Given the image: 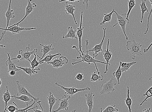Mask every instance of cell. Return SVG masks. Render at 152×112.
I'll list each match as a JSON object with an SVG mask.
<instances>
[{"instance_id":"cell-1","label":"cell","mask_w":152,"mask_h":112,"mask_svg":"<svg viewBox=\"0 0 152 112\" xmlns=\"http://www.w3.org/2000/svg\"><path fill=\"white\" fill-rule=\"evenodd\" d=\"M86 53L85 54L84 53L83 55H82L81 52L78 50V49L75 46H73L72 47V48H75L78 52L80 55L78 56L77 57V59H82V60L78 61H76V60L75 59H73L72 60V65H75L76 64H79L81 62H86L87 63L88 65H90L92 63L94 64L95 65V68H96L98 74L100 75V72L99 71L98 68L97 67L96 63H101V64H107V63L103 61H100L97 59H95V58L93 57H92L89 54H88V45L89 44V42L88 40H86Z\"/></svg>"},{"instance_id":"cell-2","label":"cell","mask_w":152,"mask_h":112,"mask_svg":"<svg viewBox=\"0 0 152 112\" xmlns=\"http://www.w3.org/2000/svg\"><path fill=\"white\" fill-rule=\"evenodd\" d=\"M142 46V45L137 43L135 40L127 42L126 49L131 54V58L133 60H135L137 56L142 55L141 50V47Z\"/></svg>"},{"instance_id":"cell-3","label":"cell","mask_w":152,"mask_h":112,"mask_svg":"<svg viewBox=\"0 0 152 112\" xmlns=\"http://www.w3.org/2000/svg\"><path fill=\"white\" fill-rule=\"evenodd\" d=\"M114 13H115L116 17L118 19V22L117 23L113 26V27H114L118 25L121 26L123 32L125 36L126 40H128L129 38L126 33V24L129 23L130 20L126 19L127 13H123L120 15L116 12L115 10Z\"/></svg>"},{"instance_id":"cell-4","label":"cell","mask_w":152,"mask_h":112,"mask_svg":"<svg viewBox=\"0 0 152 112\" xmlns=\"http://www.w3.org/2000/svg\"><path fill=\"white\" fill-rule=\"evenodd\" d=\"M114 78H111L108 81L105 82L101 85L102 89L100 92V95L104 94H111L114 92L115 89L114 87L117 85Z\"/></svg>"},{"instance_id":"cell-5","label":"cell","mask_w":152,"mask_h":112,"mask_svg":"<svg viewBox=\"0 0 152 112\" xmlns=\"http://www.w3.org/2000/svg\"><path fill=\"white\" fill-rule=\"evenodd\" d=\"M16 83L17 85V89L18 90L17 96H19L22 95H25L29 96L32 98L34 99V100L36 101H37V103L39 105L42 112H43V108H42L41 104V101L39 100L40 98H35L32 95L26 88L25 87V85H20L19 81H18V80H17L16 82Z\"/></svg>"},{"instance_id":"cell-6","label":"cell","mask_w":152,"mask_h":112,"mask_svg":"<svg viewBox=\"0 0 152 112\" xmlns=\"http://www.w3.org/2000/svg\"><path fill=\"white\" fill-rule=\"evenodd\" d=\"M37 29L36 27H31L29 28H25L22 27H20L19 25L13 26L12 27H9L8 29H5L4 28H1L0 29L4 30V32L2 33L1 34V41L2 40L3 38H4L7 32L9 31L11 32L13 35H15L20 33L23 30H35Z\"/></svg>"},{"instance_id":"cell-7","label":"cell","mask_w":152,"mask_h":112,"mask_svg":"<svg viewBox=\"0 0 152 112\" xmlns=\"http://www.w3.org/2000/svg\"><path fill=\"white\" fill-rule=\"evenodd\" d=\"M55 85L61 87L62 89L65 91L66 94L71 96H72L76 93L79 92H83L86 90H91L90 87H85V88L79 89L76 88L74 87H66L64 86L59 85L57 82L55 83Z\"/></svg>"},{"instance_id":"cell-8","label":"cell","mask_w":152,"mask_h":112,"mask_svg":"<svg viewBox=\"0 0 152 112\" xmlns=\"http://www.w3.org/2000/svg\"><path fill=\"white\" fill-rule=\"evenodd\" d=\"M31 48L30 44H28L27 47L26 48L24 51L22 50H20L19 52V54L22 56V59L20 61H29L30 64L31 62L30 60V57L32 55L37 53L38 51V49L37 48H35L32 51H30Z\"/></svg>"},{"instance_id":"cell-9","label":"cell","mask_w":152,"mask_h":112,"mask_svg":"<svg viewBox=\"0 0 152 112\" xmlns=\"http://www.w3.org/2000/svg\"><path fill=\"white\" fill-rule=\"evenodd\" d=\"M83 12L82 11L81 12L80 27L77 28L76 32L77 36L79 40V51L81 52L82 55H83L84 52V51H82V50L83 47L82 43V38L83 34V30L84 29V27H83Z\"/></svg>"},{"instance_id":"cell-10","label":"cell","mask_w":152,"mask_h":112,"mask_svg":"<svg viewBox=\"0 0 152 112\" xmlns=\"http://www.w3.org/2000/svg\"><path fill=\"white\" fill-rule=\"evenodd\" d=\"M71 97L69 96L68 97H67L65 95L62 96L59 99L58 108L56 110H52V112H57L62 110L68 111L69 104V100L71 98Z\"/></svg>"},{"instance_id":"cell-11","label":"cell","mask_w":152,"mask_h":112,"mask_svg":"<svg viewBox=\"0 0 152 112\" xmlns=\"http://www.w3.org/2000/svg\"><path fill=\"white\" fill-rule=\"evenodd\" d=\"M69 60L66 57L61 56L55 59L52 61L47 62L48 64H51L53 67L59 68L68 64Z\"/></svg>"},{"instance_id":"cell-12","label":"cell","mask_w":152,"mask_h":112,"mask_svg":"<svg viewBox=\"0 0 152 112\" xmlns=\"http://www.w3.org/2000/svg\"><path fill=\"white\" fill-rule=\"evenodd\" d=\"M102 29L104 30V35L101 43L95 45L94 47L91 48V49L88 50V52H94L93 57L94 58L98 56L102 51V46H103L105 40L107 29L106 28L103 27Z\"/></svg>"},{"instance_id":"cell-13","label":"cell","mask_w":152,"mask_h":112,"mask_svg":"<svg viewBox=\"0 0 152 112\" xmlns=\"http://www.w3.org/2000/svg\"><path fill=\"white\" fill-rule=\"evenodd\" d=\"M32 0H28V4L26 8L25 15L23 18L22 20H21L18 22L10 26V27L19 25V24L22 22L28 16L30 15V14L33 12L34 9V8L37 7V5L35 3H32Z\"/></svg>"},{"instance_id":"cell-14","label":"cell","mask_w":152,"mask_h":112,"mask_svg":"<svg viewBox=\"0 0 152 112\" xmlns=\"http://www.w3.org/2000/svg\"><path fill=\"white\" fill-rule=\"evenodd\" d=\"M107 50L104 51L103 53V57L106 61V63H107L105 71L104 72L105 74H106L109 71L108 65L111 66L110 62L111 59H112L113 55V54L111 53V51L109 49L110 43V40L109 39L107 40Z\"/></svg>"},{"instance_id":"cell-15","label":"cell","mask_w":152,"mask_h":112,"mask_svg":"<svg viewBox=\"0 0 152 112\" xmlns=\"http://www.w3.org/2000/svg\"><path fill=\"white\" fill-rule=\"evenodd\" d=\"M8 58L6 62V65L8 66V72L11 70H15L16 72H18L21 70V69L17 67V64L19 62V61L15 59V60H12L10 57V54L7 53Z\"/></svg>"},{"instance_id":"cell-16","label":"cell","mask_w":152,"mask_h":112,"mask_svg":"<svg viewBox=\"0 0 152 112\" xmlns=\"http://www.w3.org/2000/svg\"><path fill=\"white\" fill-rule=\"evenodd\" d=\"M64 6L65 8V12L66 14L67 15H71L72 16L74 22L77 25V23L75 19V14H74V12L76 10V6L73 4L72 3H68V2H66Z\"/></svg>"},{"instance_id":"cell-17","label":"cell","mask_w":152,"mask_h":112,"mask_svg":"<svg viewBox=\"0 0 152 112\" xmlns=\"http://www.w3.org/2000/svg\"><path fill=\"white\" fill-rule=\"evenodd\" d=\"M12 2V0H10L8 8L5 14V16L7 20V25L5 29L8 28L10 20L12 19L15 18V17L13 10L11 9Z\"/></svg>"},{"instance_id":"cell-18","label":"cell","mask_w":152,"mask_h":112,"mask_svg":"<svg viewBox=\"0 0 152 112\" xmlns=\"http://www.w3.org/2000/svg\"><path fill=\"white\" fill-rule=\"evenodd\" d=\"M95 96V94L93 92H89L86 94L85 97L86 103L88 107V112H92L94 105V98Z\"/></svg>"},{"instance_id":"cell-19","label":"cell","mask_w":152,"mask_h":112,"mask_svg":"<svg viewBox=\"0 0 152 112\" xmlns=\"http://www.w3.org/2000/svg\"><path fill=\"white\" fill-rule=\"evenodd\" d=\"M40 46L43 47L41 49V52L42 53H43V54L41 58L39 56V55H37V56L40 59L39 61L43 59L45 57L46 55L49 52L54 50V48L52 47V44L49 45L46 44L45 45L40 44Z\"/></svg>"},{"instance_id":"cell-20","label":"cell","mask_w":152,"mask_h":112,"mask_svg":"<svg viewBox=\"0 0 152 112\" xmlns=\"http://www.w3.org/2000/svg\"><path fill=\"white\" fill-rule=\"evenodd\" d=\"M77 31L74 30L72 26L69 27L68 28V33L65 35L63 34V39L65 38H71L72 39H75L77 40L78 38L76 35Z\"/></svg>"},{"instance_id":"cell-21","label":"cell","mask_w":152,"mask_h":112,"mask_svg":"<svg viewBox=\"0 0 152 112\" xmlns=\"http://www.w3.org/2000/svg\"><path fill=\"white\" fill-rule=\"evenodd\" d=\"M12 98H13L15 100H18L24 101L26 103L27 107L29 106L30 104L34 100L32 98L25 95H22L18 96L15 95L12 96Z\"/></svg>"},{"instance_id":"cell-22","label":"cell","mask_w":152,"mask_h":112,"mask_svg":"<svg viewBox=\"0 0 152 112\" xmlns=\"http://www.w3.org/2000/svg\"><path fill=\"white\" fill-rule=\"evenodd\" d=\"M47 99L48 101V104L49 105V111L52 112L53 107L55 104L58 100L55 96L51 92H49Z\"/></svg>"},{"instance_id":"cell-23","label":"cell","mask_w":152,"mask_h":112,"mask_svg":"<svg viewBox=\"0 0 152 112\" xmlns=\"http://www.w3.org/2000/svg\"><path fill=\"white\" fill-rule=\"evenodd\" d=\"M12 96L10 93L8 89V86H6V90L3 92L2 99L5 103V107L4 111L5 112L6 110L8 103L11 100Z\"/></svg>"},{"instance_id":"cell-24","label":"cell","mask_w":152,"mask_h":112,"mask_svg":"<svg viewBox=\"0 0 152 112\" xmlns=\"http://www.w3.org/2000/svg\"><path fill=\"white\" fill-rule=\"evenodd\" d=\"M17 67L22 70L24 72H26L27 74L30 76L35 74H37L38 72L37 71H40V68L33 69L31 67H23L22 66H17Z\"/></svg>"},{"instance_id":"cell-25","label":"cell","mask_w":152,"mask_h":112,"mask_svg":"<svg viewBox=\"0 0 152 112\" xmlns=\"http://www.w3.org/2000/svg\"><path fill=\"white\" fill-rule=\"evenodd\" d=\"M140 1H141L140 6L141 12L142 14V17H141L140 23H142L144 14L145 12H149V9L147 8L146 5V0H140Z\"/></svg>"},{"instance_id":"cell-26","label":"cell","mask_w":152,"mask_h":112,"mask_svg":"<svg viewBox=\"0 0 152 112\" xmlns=\"http://www.w3.org/2000/svg\"><path fill=\"white\" fill-rule=\"evenodd\" d=\"M127 98L126 99H124L125 103L128 107L129 112H132V103L133 99L131 98L130 96V90L129 86H127Z\"/></svg>"},{"instance_id":"cell-27","label":"cell","mask_w":152,"mask_h":112,"mask_svg":"<svg viewBox=\"0 0 152 112\" xmlns=\"http://www.w3.org/2000/svg\"><path fill=\"white\" fill-rule=\"evenodd\" d=\"M115 10L113 9L112 11L109 13L104 14L103 20L100 23L101 25H104L106 22L110 23L111 21H112V17L113 14L115 12Z\"/></svg>"},{"instance_id":"cell-28","label":"cell","mask_w":152,"mask_h":112,"mask_svg":"<svg viewBox=\"0 0 152 112\" xmlns=\"http://www.w3.org/2000/svg\"><path fill=\"white\" fill-rule=\"evenodd\" d=\"M136 61H133L129 62H123L121 64V69L122 73L129 71L131 67L137 64Z\"/></svg>"},{"instance_id":"cell-29","label":"cell","mask_w":152,"mask_h":112,"mask_svg":"<svg viewBox=\"0 0 152 112\" xmlns=\"http://www.w3.org/2000/svg\"><path fill=\"white\" fill-rule=\"evenodd\" d=\"M122 63L121 61L119 62V65L118 68L117 70L115 72H114L113 73V75L117 79L118 83V85H120V79H121L122 74V72L121 69V64Z\"/></svg>"},{"instance_id":"cell-30","label":"cell","mask_w":152,"mask_h":112,"mask_svg":"<svg viewBox=\"0 0 152 112\" xmlns=\"http://www.w3.org/2000/svg\"><path fill=\"white\" fill-rule=\"evenodd\" d=\"M104 79L103 75H99L96 72H94L90 78L91 81L93 82H99L102 81Z\"/></svg>"},{"instance_id":"cell-31","label":"cell","mask_w":152,"mask_h":112,"mask_svg":"<svg viewBox=\"0 0 152 112\" xmlns=\"http://www.w3.org/2000/svg\"><path fill=\"white\" fill-rule=\"evenodd\" d=\"M61 55V54L60 53L54 55H52L51 54H49L46 56H45L44 57L43 59H42V60L39 61V62L40 63L43 62H45V63L50 62L53 59V58L54 57L56 56H58Z\"/></svg>"},{"instance_id":"cell-32","label":"cell","mask_w":152,"mask_h":112,"mask_svg":"<svg viewBox=\"0 0 152 112\" xmlns=\"http://www.w3.org/2000/svg\"><path fill=\"white\" fill-rule=\"evenodd\" d=\"M129 10L128 13H127L126 19L129 20V17L131 12L132 10L136 5V0H129L128 1Z\"/></svg>"},{"instance_id":"cell-33","label":"cell","mask_w":152,"mask_h":112,"mask_svg":"<svg viewBox=\"0 0 152 112\" xmlns=\"http://www.w3.org/2000/svg\"><path fill=\"white\" fill-rule=\"evenodd\" d=\"M144 96H146V98L142 101V102L140 104V106H141L149 98L152 97V86L148 89L143 94Z\"/></svg>"},{"instance_id":"cell-34","label":"cell","mask_w":152,"mask_h":112,"mask_svg":"<svg viewBox=\"0 0 152 112\" xmlns=\"http://www.w3.org/2000/svg\"><path fill=\"white\" fill-rule=\"evenodd\" d=\"M34 57L33 59V61H31V67L33 69H34L35 67H37L40 64H43L44 63V62H42L40 63L39 61H38L37 60V55L35 53L34 54Z\"/></svg>"},{"instance_id":"cell-35","label":"cell","mask_w":152,"mask_h":112,"mask_svg":"<svg viewBox=\"0 0 152 112\" xmlns=\"http://www.w3.org/2000/svg\"><path fill=\"white\" fill-rule=\"evenodd\" d=\"M37 102V101L35 100H34V102L32 104L28 106V107H26V108H22V109H20V108L16 104L15 102H13L12 103L15 105L17 107V109L15 111L16 112H26V111L29 109V108L33 107H32L35 104V103Z\"/></svg>"},{"instance_id":"cell-36","label":"cell","mask_w":152,"mask_h":112,"mask_svg":"<svg viewBox=\"0 0 152 112\" xmlns=\"http://www.w3.org/2000/svg\"><path fill=\"white\" fill-rule=\"evenodd\" d=\"M115 105H111L106 108L102 112H117L119 110L115 108Z\"/></svg>"},{"instance_id":"cell-37","label":"cell","mask_w":152,"mask_h":112,"mask_svg":"<svg viewBox=\"0 0 152 112\" xmlns=\"http://www.w3.org/2000/svg\"><path fill=\"white\" fill-rule=\"evenodd\" d=\"M17 109V107L16 106H15L12 105H9L7 106L5 112L9 111L10 112H15Z\"/></svg>"},{"instance_id":"cell-38","label":"cell","mask_w":152,"mask_h":112,"mask_svg":"<svg viewBox=\"0 0 152 112\" xmlns=\"http://www.w3.org/2000/svg\"><path fill=\"white\" fill-rule=\"evenodd\" d=\"M75 79L79 80V81H84V76L83 73H79L76 76Z\"/></svg>"},{"instance_id":"cell-39","label":"cell","mask_w":152,"mask_h":112,"mask_svg":"<svg viewBox=\"0 0 152 112\" xmlns=\"http://www.w3.org/2000/svg\"><path fill=\"white\" fill-rule=\"evenodd\" d=\"M152 12V7H151V11L150 13L149 14V15H148V22H147V29L145 31V32L144 34L145 35H146L148 30H149V23H150V19L151 15V13Z\"/></svg>"},{"instance_id":"cell-40","label":"cell","mask_w":152,"mask_h":112,"mask_svg":"<svg viewBox=\"0 0 152 112\" xmlns=\"http://www.w3.org/2000/svg\"><path fill=\"white\" fill-rule=\"evenodd\" d=\"M82 1V0H59V2H62L65 1H68L72 2H79Z\"/></svg>"},{"instance_id":"cell-41","label":"cell","mask_w":152,"mask_h":112,"mask_svg":"<svg viewBox=\"0 0 152 112\" xmlns=\"http://www.w3.org/2000/svg\"><path fill=\"white\" fill-rule=\"evenodd\" d=\"M152 46V42L151 44L149 45L147 48L144 49L143 50V52L144 53H147L148 52V51L150 50L151 47Z\"/></svg>"},{"instance_id":"cell-42","label":"cell","mask_w":152,"mask_h":112,"mask_svg":"<svg viewBox=\"0 0 152 112\" xmlns=\"http://www.w3.org/2000/svg\"><path fill=\"white\" fill-rule=\"evenodd\" d=\"M83 4H86V9H88V5H89V1L90 0H83Z\"/></svg>"},{"instance_id":"cell-43","label":"cell","mask_w":152,"mask_h":112,"mask_svg":"<svg viewBox=\"0 0 152 112\" xmlns=\"http://www.w3.org/2000/svg\"><path fill=\"white\" fill-rule=\"evenodd\" d=\"M16 72L15 70H11L8 72V73L10 76H14L16 74Z\"/></svg>"},{"instance_id":"cell-44","label":"cell","mask_w":152,"mask_h":112,"mask_svg":"<svg viewBox=\"0 0 152 112\" xmlns=\"http://www.w3.org/2000/svg\"><path fill=\"white\" fill-rule=\"evenodd\" d=\"M34 109H33L34 111V112H39V111H42V110H40L38 109V107L37 105H35L34 107Z\"/></svg>"},{"instance_id":"cell-45","label":"cell","mask_w":152,"mask_h":112,"mask_svg":"<svg viewBox=\"0 0 152 112\" xmlns=\"http://www.w3.org/2000/svg\"><path fill=\"white\" fill-rule=\"evenodd\" d=\"M151 108H149L148 109H144L143 110V112H150V111Z\"/></svg>"},{"instance_id":"cell-46","label":"cell","mask_w":152,"mask_h":112,"mask_svg":"<svg viewBox=\"0 0 152 112\" xmlns=\"http://www.w3.org/2000/svg\"><path fill=\"white\" fill-rule=\"evenodd\" d=\"M1 79V86H0V87H1V85H2V84H3V83L2 82L1 78V79Z\"/></svg>"},{"instance_id":"cell-47","label":"cell","mask_w":152,"mask_h":112,"mask_svg":"<svg viewBox=\"0 0 152 112\" xmlns=\"http://www.w3.org/2000/svg\"><path fill=\"white\" fill-rule=\"evenodd\" d=\"M149 1L151 2V7H152V0H149Z\"/></svg>"},{"instance_id":"cell-48","label":"cell","mask_w":152,"mask_h":112,"mask_svg":"<svg viewBox=\"0 0 152 112\" xmlns=\"http://www.w3.org/2000/svg\"><path fill=\"white\" fill-rule=\"evenodd\" d=\"M1 47L2 48H3V47H5L6 46H4L3 45H1Z\"/></svg>"},{"instance_id":"cell-49","label":"cell","mask_w":152,"mask_h":112,"mask_svg":"<svg viewBox=\"0 0 152 112\" xmlns=\"http://www.w3.org/2000/svg\"><path fill=\"white\" fill-rule=\"evenodd\" d=\"M152 79V76L149 79V80H151Z\"/></svg>"}]
</instances>
